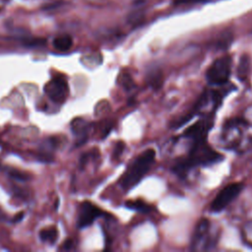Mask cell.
Listing matches in <instances>:
<instances>
[{"mask_svg":"<svg viewBox=\"0 0 252 252\" xmlns=\"http://www.w3.org/2000/svg\"><path fill=\"white\" fill-rule=\"evenodd\" d=\"M149 84L153 86V88H159L161 86V76L158 72H154L152 76L149 77Z\"/></svg>","mask_w":252,"mask_h":252,"instance_id":"obj_16","label":"cell"},{"mask_svg":"<svg viewBox=\"0 0 252 252\" xmlns=\"http://www.w3.org/2000/svg\"><path fill=\"white\" fill-rule=\"evenodd\" d=\"M156 152L154 149H148L141 153L131 164H129L128 168L125 170L124 174L121 176L119 180L120 186L128 191L135 187L143 177L148 173L152 164L155 161Z\"/></svg>","mask_w":252,"mask_h":252,"instance_id":"obj_2","label":"cell"},{"mask_svg":"<svg viewBox=\"0 0 252 252\" xmlns=\"http://www.w3.org/2000/svg\"><path fill=\"white\" fill-rule=\"evenodd\" d=\"M243 184L235 182L223 187L211 203L210 210L213 213H220L224 210L242 191Z\"/></svg>","mask_w":252,"mask_h":252,"instance_id":"obj_5","label":"cell"},{"mask_svg":"<svg viewBox=\"0 0 252 252\" xmlns=\"http://www.w3.org/2000/svg\"><path fill=\"white\" fill-rule=\"evenodd\" d=\"M120 82H121V85L122 87L127 90V91H130L133 87H134V83H133V80L131 78V76L128 74V73H123L121 74V77H120Z\"/></svg>","mask_w":252,"mask_h":252,"instance_id":"obj_15","label":"cell"},{"mask_svg":"<svg viewBox=\"0 0 252 252\" xmlns=\"http://www.w3.org/2000/svg\"><path fill=\"white\" fill-rule=\"evenodd\" d=\"M125 207L128 209H131L133 211H136L138 213H143V214H148L153 210V207L146 203L145 201L141 199H136V200H128L125 202Z\"/></svg>","mask_w":252,"mask_h":252,"instance_id":"obj_9","label":"cell"},{"mask_svg":"<svg viewBox=\"0 0 252 252\" xmlns=\"http://www.w3.org/2000/svg\"><path fill=\"white\" fill-rule=\"evenodd\" d=\"M8 173H9V175H10V176H12L13 178H15V179H19V180H26V179H28V178H29V176H27V175H26V174H24L23 172H20V171L15 170V169H13V170L9 171Z\"/></svg>","mask_w":252,"mask_h":252,"instance_id":"obj_18","label":"cell"},{"mask_svg":"<svg viewBox=\"0 0 252 252\" xmlns=\"http://www.w3.org/2000/svg\"><path fill=\"white\" fill-rule=\"evenodd\" d=\"M47 96L54 102L62 103L68 96V85L63 78H53L44 87Z\"/></svg>","mask_w":252,"mask_h":252,"instance_id":"obj_6","label":"cell"},{"mask_svg":"<svg viewBox=\"0 0 252 252\" xmlns=\"http://www.w3.org/2000/svg\"><path fill=\"white\" fill-rule=\"evenodd\" d=\"M125 148V144L122 141H118L114 147V151H113V158H118L121 154L123 153Z\"/></svg>","mask_w":252,"mask_h":252,"instance_id":"obj_17","label":"cell"},{"mask_svg":"<svg viewBox=\"0 0 252 252\" xmlns=\"http://www.w3.org/2000/svg\"><path fill=\"white\" fill-rule=\"evenodd\" d=\"M23 216H24V214H23V212H21V214H19L17 217H15L14 221H19V220H21V219L23 218Z\"/></svg>","mask_w":252,"mask_h":252,"instance_id":"obj_20","label":"cell"},{"mask_svg":"<svg viewBox=\"0 0 252 252\" xmlns=\"http://www.w3.org/2000/svg\"><path fill=\"white\" fill-rule=\"evenodd\" d=\"M62 248H63L64 250H69V249L73 248V240H72V239H67V240L63 243Z\"/></svg>","mask_w":252,"mask_h":252,"instance_id":"obj_19","label":"cell"},{"mask_svg":"<svg viewBox=\"0 0 252 252\" xmlns=\"http://www.w3.org/2000/svg\"><path fill=\"white\" fill-rule=\"evenodd\" d=\"M222 159L223 156L208 145L206 140L195 142L187 158L177 162L173 167V171L177 175L184 177L189 170L196 166L212 165Z\"/></svg>","mask_w":252,"mask_h":252,"instance_id":"obj_1","label":"cell"},{"mask_svg":"<svg viewBox=\"0 0 252 252\" xmlns=\"http://www.w3.org/2000/svg\"><path fill=\"white\" fill-rule=\"evenodd\" d=\"M3 219H4V216H3V214H2V213H1V211H0V220H3Z\"/></svg>","mask_w":252,"mask_h":252,"instance_id":"obj_21","label":"cell"},{"mask_svg":"<svg viewBox=\"0 0 252 252\" xmlns=\"http://www.w3.org/2000/svg\"><path fill=\"white\" fill-rule=\"evenodd\" d=\"M249 66H250L249 57L245 54L240 58L239 65L237 68V75H238L239 79L244 80L247 77L248 72H249Z\"/></svg>","mask_w":252,"mask_h":252,"instance_id":"obj_13","label":"cell"},{"mask_svg":"<svg viewBox=\"0 0 252 252\" xmlns=\"http://www.w3.org/2000/svg\"><path fill=\"white\" fill-rule=\"evenodd\" d=\"M73 44L72 37L68 34H62L54 38L53 46L59 51H67Z\"/></svg>","mask_w":252,"mask_h":252,"instance_id":"obj_10","label":"cell"},{"mask_svg":"<svg viewBox=\"0 0 252 252\" xmlns=\"http://www.w3.org/2000/svg\"><path fill=\"white\" fill-rule=\"evenodd\" d=\"M213 120L210 117L203 118L202 120L197 121L194 123L192 126L186 129L184 132V137L190 138L193 140V142H200V141H205L207 138V134L209 130L213 126Z\"/></svg>","mask_w":252,"mask_h":252,"instance_id":"obj_8","label":"cell"},{"mask_svg":"<svg viewBox=\"0 0 252 252\" xmlns=\"http://www.w3.org/2000/svg\"><path fill=\"white\" fill-rule=\"evenodd\" d=\"M88 130V122L82 118H77L72 122V131L75 135L86 136Z\"/></svg>","mask_w":252,"mask_h":252,"instance_id":"obj_12","label":"cell"},{"mask_svg":"<svg viewBox=\"0 0 252 252\" xmlns=\"http://www.w3.org/2000/svg\"><path fill=\"white\" fill-rule=\"evenodd\" d=\"M242 240L246 243V245L252 247V220L246 222L242 227L241 231Z\"/></svg>","mask_w":252,"mask_h":252,"instance_id":"obj_14","label":"cell"},{"mask_svg":"<svg viewBox=\"0 0 252 252\" xmlns=\"http://www.w3.org/2000/svg\"><path fill=\"white\" fill-rule=\"evenodd\" d=\"M231 57L228 55L216 59L208 68L206 79L210 86L221 87L228 82L231 73Z\"/></svg>","mask_w":252,"mask_h":252,"instance_id":"obj_3","label":"cell"},{"mask_svg":"<svg viewBox=\"0 0 252 252\" xmlns=\"http://www.w3.org/2000/svg\"><path fill=\"white\" fill-rule=\"evenodd\" d=\"M39 238L43 242L54 243V242H56V240L58 238V230L54 226L41 229L39 231Z\"/></svg>","mask_w":252,"mask_h":252,"instance_id":"obj_11","label":"cell"},{"mask_svg":"<svg viewBox=\"0 0 252 252\" xmlns=\"http://www.w3.org/2000/svg\"><path fill=\"white\" fill-rule=\"evenodd\" d=\"M104 215V212L94 204L85 201L81 204L78 217V227L85 228L91 225L97 218Z\"/></svg>","mask_w":252,"mask_h":252,"instance_id":"obj_7","label":"cell"},{"mask_svg":"<svg viewBox=\"0 0 252 252\" xmlns=\"http://www.w3.org/2000/svg\"><path fill=\"white\" fill-rule=\"evenodd\" d=\"M210 220L206 218L199 220L197 222L191 241V249L193 250H209L217 243V235L210 236Z\"/></svg>","mask_w":252,"mask_h":252,"instance_id":"obj_4","label":"cell"}]
</instances>
